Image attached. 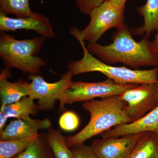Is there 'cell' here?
Wrapping results in <instances>:
<instances>
[{"instance_id":"cell-12","label":"cell","mask_w":158,"mask_h":158,"mask_svg":"<svg viewBox=\"0 0 158 158\" xmlns=\"http://www.w3.org/2000/svg\"><path fill=\"white\" fill-rule=\"evenodd\" d=\"M52 123L48 118L33 119L31 117L10 122L0 134L2 140L23 139L38 134L40 130L49 129Z\"/></svg>"},{"instance_id":"cell-18","label":"cell","mask_w":158,"mask_h":158,"mask_svg":"<svg viewBox=\"0 0 158 158\" xmlns=\"http://www.w3.org/2000/svg\"><path fill=\"white\" fill-rule=\"evenodd\" d=\"M39 135L23 139L0 140V158H13L27 148Z\"/></svg>"},{"instance_id":"cell-3","label":"cell","mask_w":158,"mask_h":158,"mask_svg":"<svg viewBox=\"0 0 158 158\" xmlns=\"http://www.w3.org/2000/svg\"><path fill=\"white\" fill-rule=\"evenodd\" d=\"M77 40L81 46L84 55L81 60L73 61L69 64L68 71L73 75L96 72L118 84L139 85L158 83V67L147 70H139L124 66H113L94 56L88 51L85 41L81 40Z\"/></svg>"},{"instance_id":"cell-11","label":"cell","mask_w":158,"mask_h":158,"mask_svg":"<svg viewBox=\"0 0 158 158\" xmlns=\"http://www.w3.org/2000/svg\"><path fill=\"white\" fill-rule=\"evenodd\" d=\"M145 132L158 134V106L139 119L117 126L101 135L102 138H111Z\"/></svg>"},{"instance_id":"cell-8","label":"cell","mask_w":158,"mask_h":158,"mask_svg":"<svg viewBox=\"0 0 158 158\" xmlns=\"http://www.w3.org/2000/svg\"><path fill=\"white\" fill-rule=\"evenodd\" d=\"M119 96L126 102L128 115L135 121L158 106V83L138 85Z\"/></svg>"},{"instance_id":"cell-9","label":"cell","mask_w":158,"mask_h":158,"mask_svg":"<svg viewBox=\"0 0 158 158\" xmlns=\"http://www.w3.org/2000/svg\"><path fill=\"white\" fill-rule=\"evenodd\" d=\"M142 134L96 139L91 147L99 158H128Z\"/></svg>"},{"instance_id":"cell-20","label":"cell","mask_w":158,"mask_h":158,"mask_svg":"<svg viewBox=\"0 0 158 158\" xmlns=\"http://www.w3.org/2000/svg\"><path fill=\"white\" fill-rule=\"evenodd\" d=\"M0 12L13 14L17 18L29 17L34 13L30 8L29 0H0Z\"/></svg>"},{"instance_id":"cell-2","label":"cell","mask_w":158,"mask_h":158,"mask_svg":"<svg viewBox=\"0 0 158 158\" xmlns=\"http://www.w3.org/2000/svg\"><path fill=\"white\" fill-rule=\"evenodd\" d=\"M126 106V102L119 95L84 102L82 107L90 114V120L77 134L65 137L66 144L69 147L82 145L88 139L117 126L132 122Z\"/></svg>"},{"instance_id":"cell-16","label":"cell","mask_w":158,"mask_h":158,"mask_svg":"<svg viewBox=\"0 0 158 158\" xmlns=\"http://www.w3.org/2000/svg\"><path fill=\"white\" fill-rule=\"evenodd\" d=\"M128 158H158V134L142 133Z\"/></svg>"},{"instance_id":"cell-24","label":"cell","mask_w":158,"mask_h":158,"mask_svg":"<svg viewBox=\"0 0 158 158\" xmlns=\"http://www.w3.org/2000/svg\"><path fill=\"white\" fill-rule=\"evenodd\" d=\"M8 118L7 116L3 112L0 111V134L2 132L4 129L6 127L5 126Z\"/></svg>"},{"instance_id":"cell-17","label":"cell","mask_w":158,"mask_h":158,"mask_svg":"<svg viewBox=\"0 0 158 158\" xmlns=\"http://www.w3.org/2000/svg\"><path fill=\"white\" fill-rule=\"evenodd\" d=\"M13 158H56L49 146L47 135L39 134L27 148Z\"/></svg>"},{"instance_id":"cell-15","label":"cell","mask_w":158,"mask_h":158,"mask_svg":"<svg viewBox=\"0 0 158 158\" xmlns=\"http://www.w3.org/2000/svg\"><path fill=\"white\" fill-rule=\"evenodd\" d=\"M40 110L38 105L34 103V100L28 96L24 97L17 102L1 106L0 111L3 112L9 118H27L30 115H35Z\"/></svg>"},{"instance_id":"cell-7","label":"cell","mask_w":158,"mask_h":158,"mask_svg":"<svg viewBox=\"0 0 158 158\" xmlns=\"http://www.w3.org/2000/svg\"><path fill=\"white\" fill-rule=\"evenodd\" d=\"M72 74L67 71L59 81L48 83L39 75L29 76L31 83L28 84V96L38 100L40 110L48 111L53 108L56 102L72 85Z\"/></svg>"},{"instance_id":"cell-22","label":"cell","mask_w":158,"mask_h":158,"mask_svg":"<svg viewBox=\"0 0 158 158\" xmlns=\"http://www.w3.org/2000/svg\"><path fill=\"white\" fill-rule=\"evenodd\" d=\"M76 6L83 14L89 15L90 11L108 0H74Z\"/></svg>"},{"instance_id":"cell-25","label":"cell","mask_w":158,"mask_h":158,"mask_svg":"<svg viewBox=\"0 0 158 158\" xmlns=\"http://www.w3.org/2000/svg\"><path fill=\"white\" fill-rule=\"evenodd\" d=\"M156 31V34L154 40L153 41H152V43L154 48L158 53V24Z\"/></svg>"},{"instance_id":"cell-5","label":"cell","mask_w":158,"mask_h":158,"mask_svg":"<svg viewBox=\"0 0 158 158\" xmlns=\"http://www.w3.org/2000/svg\"><path fill=\"white\" fill-rule=\"evenodd\" d=\"M125 6H116L110 0L106 1L90 11L88 15L90 22L84 30L79 31L77 27H72L69 33L77 40L97 43L108 30L118 28L125 23Z\"/></svg>"},{"instance_id":"cell-23","label":"cell","mask_w":158,"mask_h":158,"mask_svg":"<svg viewBox=\"0 0 158 158\" xmlns=\"http://www.w3.org/2000/svg\"><path fill=\"white\" fill-rule=\"evenodd\" d=\"M70 148L76 158H99L94 152L91 146L84 144Z\"/></svg>"},{"instance_id":"cell-4","label":"cell","mask_w":158,"mask_h":158,"mask_svg":"<svg viewBox=\"0 0 158 158\" xmlns=\"http://www.w3.org/2000/svg\"><path fill=\"white\" fill-rule=\"evenodd\" d=\"M43 36L19 40L1 32L0 57L5 68H16L24 73L38 75L46 62L37 56L44 44Z\"/></svg>"},{"instance_id":"cell-14","label":"cell","mask_w":158,"mask_h":158,"mask_svg":"<svg viewBox=\"0 0 158 158\" xmlns=\"http://www.w3.org/2000/svg\"><path fill=\"white\" fill-rule=\"evenodd\" d=\"M137 12L143 18L142 26L134 28L131 33L135 35H145L148 37L156 30L158 24V0H147L143 6L137 7Z\"/></svg>"},{"instance_id":"cell-21","label":"cell","mask_w":158,"mask_h":158,"mask_svg":"<svg viewBox=\"0 0 158 158\" xmlns=\"http://www.w3.org/2000/svg\"><path fill=\"white\" fill-rule=\"evenodd\" d=\"M80 123L79 117L73 112L68 111L63 113L59 119L60 128L64 131H71L76 129Z\"/></svg>"},{"instance_id":"cell-26","label":"cell","mask_w":158,"mask_h":158,"mask_svg":"<svg viewBox=\"0 0 158 158\" xmlns=\"http://www.w3.org/2000/svg\"><path fill=\"white\" fill-rule=\"evenodd\" d=\"M127 0H110L111 2L118 6H125L126 2Z\"/></svg>"},{"instance_id":"cell-13","label":"cell","mask_w":158,"mask_h":158,"mask_svg":"<svg viewBox=\"0 0 158 158\" xmlns=\"http://www.w3.org/2000/svg\"><path fill=\"white\" fill-rule=\"evenodd\" d=\"M10 77L9 69H2L0 74V95L1 106L11 104L28 96V83L20 80L11 83L8 81Z\"/></svg>"},{"instance_id":"cell-6","label":"cell","mask_w":158,"mask_h":158,"mask_svg":"<svg viewBox=\"0 0 158 158\" xmlns=\"http://www.w3.org/2000/svg\"><path fill=\"white\" fill-rule=\"evenodd\" d=\"M137 85L118 84L108 78L100 82L73 81L70 88L59 98V112L65 110V105L119 95Z\"/></svg>"},{"instance_id":"cell-10","label":"cell","mask_w":158,"mask_h":158,"mask_svg":"<svg viewBox=\"0 0 158 158\" xmlns=\"http://www.w3.org/2000/svg\"><path fill=\"white\" fill-rule=\"evenodd\" d=\"M18 30L36 31L45 38H53L55 34L48 18L34 12L29 17L13 18L0 12V31H15Z\"/></svg>"},{"instance_id":"cell-19","label":"cell","mask_w":158,"mask_h":158,"mask_svg":"<svg viewBox=\"0 0 158 158\" xmlns=\"http://www.w3.org/2000/svg\"><path fill=\"white\" fill-rule=\"evenodd\" d=\"M49 146L56 158H76L71 149L66 144L65 137L60 131L50 129L47 134Z\"/></svg>"},{"instance_id":"cell-1","label":"cell","mask_w":158,"mask_h":158,"mask_svg":"<svg viewBox=\"0 0 158 158\" xmlns=\"http://www.w3.org/2000/svg\"><path fill=\"white\" fill-rule=\"evenodd\" d=\"M87 48L90 53L110 65L120 63L134 69L144 66L158 67V53L152 42L146 37L135 41L125 23L116 29L110 44L88 43Z\"/></svg>"}]
</instances>
